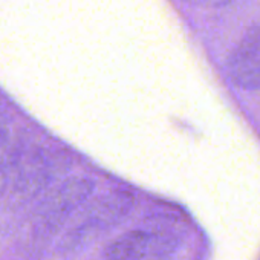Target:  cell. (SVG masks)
Returning <instances> with one entry per match:
<instances>
[{"label": "cell", "mask_w": 260, "mask_h": 260, "mask_svg": "<svg viewBox=\"0 0 260 260\" xmlns=\"http://www.w3.org/2000/svg\"><path fill=\"white\" fill-rule=\"evenodd\" d=\"M134 204V196L122 190H112L96 199H89L78 210L64 236H61L60 246L64 251H77L86 246L127 217Z\"/></svg>", "instance_id": "cell-1"}, {"label": "cell", "mask_w": 260, "mask_h": 260, "mask_svg": "<svg viewBox=\"0 0 260 260\" xmlns=\"http://www.w3.org/2000/svg\"><path fill=\"white\" fill-rule=\"evenodd\" d=\"M52 161L42 150L28 149L10 191L19 199H31L48 187L52 181Z\"/></svg>", "instance_id": "cell-5"}, {"label": "cell", "mask_w": 260, "mask_h": 260, "mask_svg": "<svg viewBox=\"0 0 260 260\" xmlns=\"http://www.w3.org/2000/svg\"><path fill=\"white\" fill-rule=\"evenodd\" d=\"M10 135V125L4 113H0V149H4Z\"/></svg>", "instance_id": "cell-7"}, {"label": "cell", "mask_w": 260, "mask_h": 260, "mask_svg": "<svg viewBox=\"0 0 260 260\" xmlns=\"http://www.w3.org/2000/svg\"><path fill=\"white\" fill-rule=\"evenodd\" d=\"M93 188V182L83 176L68 178L52 188L37 208L34 219L36 233L43 237L58 234L61 228L92 198Z\"/></svg>", "instance_id": "cell-2"}, {"label": "cell", "mask_w": 260, "mask_h": 260, "mask_svg": "<svg viewBox=\"0 0 260 260\" xmlns=\"http://www.w3.org/2000/svg\"><path fill=\"white\" fill-rule=\"evenodd\" d=\"M190 2L196 5H202V7H223L230 0H190Z\"/></svg>", "instance_id": "cell-8"}, {"label": "cell", "mask_w": 260, "mask_h": 260, "mask_svg": "<svg viewBox=\"0 0 260 260\" xmlns=\"http://www.w3.org/2000/svg\"><path fill=\"white\" fill-rule=\"evenodd\" d=\"M178 237L161 228L132 230L104 248L106 260H167L178 248Z\"/></svg>", "instance_id": "cell-3"}, {"label": "cell", "mask_w": 260, "mask_h": 260, "mask_svg": "<svg viewBox=\"0 0 260 260\" xmlns=\"http://www.w3.org/2000/svg\"><path fill=\"white\" fill-rule=\"evenodd\" d=\"M28 149L16 146L11 149H2L0 152V196L8 193L14 184L17 170L26 155Z\"/></svg>", "instance_id": "cell-6"}, {"label": "cell", "mask_w": 260, "mask_h": 260, "mask_svg": "<svg viewBox=\"0 0 260 260\" xmlns=\"http://www.w3.org/2000/svg\"><path fill=\"white\" fill-rule=\"evenodd\" d=\"M231 83L243 90H260V25L245 29L226 58Z\"/></svg>", "instance_id": "cell-4"}]
</instances>
